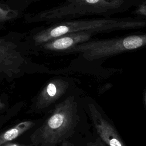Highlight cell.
Segmentation results:
<instances>
[{"mask_svg": "<svg viewBox=\"0 0 146 146\" xmlns=\"http://www.w3.org/2000/svg\"><path fill=\"white\" fill-rule=\"evenodd\" d=\"M79 121L78 103L70 96L58 104L51 115L31 135L35 146H57L70 136Z\"/></svg>", "mask_w": 146, "mask_h": 146, "instance_id": "1", "label": "cell"}, {"mask_svg": "<svg viewBox=\"0 0 146 146\" xmlns=\"http://www.w3.org/2000/svg\"><path fill=\"white\" fill-rule=\"evenodd\" d=\"M146 27V19L132 18H102L62 22L43 30L33 37L36 44H43L62 35L74 33H91L136 29Z\"/></svg>", "mask_w": 146, "mask_h": 146, "instance_id": "2", "label": "cell"}, {"mask_svg": "<svg viewBox=\"0 0 146 146\" xmlns=\"http://www.w3.org/2000/svg\"><path fill=\"white\" fill-rule=\"evenodd\" d=\"M125 0H66L61 5L40 13L33 21H48L80 17L88 15H108L121 11Z\"/></svg>", "mask_w": 146, "mask_h": 146, "instance_id": "3", "label": "cell"}, {"mask_svg": "<svg viewBox=\"0 0 146 146\" xmlns=\"http://www.w3.org/2000/svg\"><path fill=\"white\" fill-rule=\"evenodd\" d=\"M146 46V34L120 38L88 40L78 44L66 52L80 53L84 59L95 60Z\"/></svg>", "mask_w": 146, "mask_h": 146, "instance_id": "4", "label": "cell"}, {"mask_svg": "<svg viewBox=\"0 0 146 146\" xmlns=\"http://www.w3.org/2000/svg\"><path fill=\"white\" fill-rule=\"evenodd\" d=\"M91 117L99 137L108 146H126L113 125L93 103L88 105Z\"/></svg>", "mask_w": 146, "mask_h": 146, "instance_id": "5", "label": "cell"}, {"mask_svg": "<svg viewBox=\"0 0 146 146\" xmlns=\"http://www.w3.org/2000/svg\"><path fill=\"white\" fill-rule=\"evenodd\" d=\"M25 63V58L13 42L0 39V72L17 73Z\"/></svg>", "mask_w": 146, "mask_h": 146, "instance_id": "6", "label": "cell"}, {"mask_svg": "<svg viewBox=\"0 0 146 146\" xmlns=\"http://www.w3.org/2000/svg\"><path fill=\"white\" fill-rule=\"evenodd\" d=\"M69 86V83L62 78L49 81L38 94L35 102V108L41 110L52 105L66 93Z\"/></svg>", "mask_w": 146, "mask_h": 146, "instance_id": "7", "label": "cell"}, {"mask_svg": "<svg viewBox=\"0 0 146 146\" xmlns=\"http://www.w3.org/2000/svg\"><path fill=\"white\" fill-rule=\"evenodd\" d=\"M92 34L88 32L67 34L43 44L42 47L49 51H66L78 44L90 40Z\"/></svg>", "mask_w": 146, "mask_h": 146, "instance_id": "8", "label": "cell"}, {"mask_svg": "<svg viewBox=\"0 0 146 146\" xmlns=\"http://www.w3.org/2000/svg\"><path fill=\"white\" fill-rule=\"evenodd\" d=\"M34 125L33 121H22L0 133V146L17 138Z\"/></svg>", "mask_w": 146, "mask_h": 146, "instance_id": "9", "label": "cell"}, {"mask_svg": "<svg viewBox=\"0 0 146 146\" xmlns=\"http://www.w3.org/2000/svg\"><path fill=\"white\" fill-rule=\"evenodd\" d=\"M18 12L0 4V22L7 21L15 18Z\"/></svg>", "mask_w": 146, "mask_h": 146, "instance_id": "10", "label": "cell"}, {"mask_svg": "<svg viewBox=\"0 0 146 146\" xmlns=\"http://www.w3.org/2000/svg\"><path fill=\"white\" fill-rule=\"evenodd\" d=\"M87 146H108L100 137L96 139L94 141H91L87 144Z\"/></svg>", "mask_w": 146, "mask_h": 146, "instance_id": "11", "label": "cell"}, {"mask_svg": "<svg viewBox=\"0 0 146 146\" xmlns=\"http://www.w3.org/2000/svg\"><path fill=\"white\" fill-rule=\"evenodd\" d=\"M33 145H26L23 144H19V143H12L11 141H9L8 143H6L1 146H32Z\"/></svg>", "mask_w": 146, "mask_h": 146, "instance_id": "12", "label": "cell"}, {"mask_svg": "<svg viewBox=\"0 0 146 146\" xmlns=\"http://www.w3.org/2000/svg\"><path fill=\"white\" fill-rule=\"evenodd\" d=\"M5 104L0 99V111L4 109L5 108Z\"/></svg>", "mask_w": 146, "mask_h": 146, "instance_id": "13", "label": "cell"}, {"mask_svg": "<svg viewBox=\"0 0 146 146\" xmlns=\"http://www.w3.org/2000/svg\"><path fill=\"white\" fill-rule=\"evenodd\" d=\"M144 102H145V106H146V91L144 94Z\"/></svg>", "mask_w": 146, "mask_h": 146, "instance_id": "14", "label": "cell"}]
</instances>
